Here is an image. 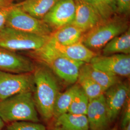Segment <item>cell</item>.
I'll list each match as a JSON object with an SVG mask.
<instances>
[{
  "mask_svg": "<svg viewBox=\"0 0 130 130\" xmlns=\"http://www.w3.org/2000/svg\"><path fill=\"white\" fill-rule=\"evenodd\" d=\"M111 121L116 120L122 108L130 99V87L125 83L119 82L104 93Z\"/></svg>",
  "mask_w": 130,
  "mask_h": 130,
  "instance_id": "obj_11",
  "label": "cell"
},
{
  "mask_svg": "<svg viewBox=\"0 0 130 130\" xmlns=\"http://www.w3.org/2000/svg\"><path fill=\"white\" fill-rule=\"evenodd\" d=\"M98 10L103 19L105 21L111 18L114 13L104 5L102 0H84Z\"/></svg>",
  "mask_w": 130,
  "mask_h": 130,
  "instance_id": "obj_24",
  "label": "cell"
},
{
  "mask_svg": "<svg viewBox=\"0 0 130 130\" xmlns=\"http://www.w3.org/2000/svg\"><path fill=\"white\" fill-rule=\"evenodd\" d=\"M124 107L125 109L123 113L121 123V127L123 129L129 123H130V99L126 103Z\"/></svg>",
  "mask_w": 130,
  "mask_h": 130,
  "instance_id": "obj_27",
  "label": "cell"
},
{
  "mask_svg": "<svg viewBox=\"0 0 130 130\" xmlns=\"http://www.w3.org/2000/svg\"><path fill=\"white\" fill-rule=\"evenodd\" d=\"M128 28V22L125 19L110 18L84 33L81 41L91 50H98L112 39L124 32Z\"/></svg>",
  "mask_w": 130,
  "mask_h": 130,
  "instance_id": "obj_4",
  "label": "cell"
},
{
  "mask_svg": "<svg viewBox=\"0 0 130 130\" xmlns=\"http://www.w3.org/2000/svg\"><path fill=\"white\" fill-rule=\"evenodd\" d=\"M86 115L91 130H107L111 121L104 94L89 100Z\"/></svg>",
  "mask_w": 130,
  "mask_h": 130,
  "instance_id": "obj_13",
  "label": "cell"
},
{
  "mask_svg": "<svg viewBox=\"0 0 130 130\" xmlns=\"http://www.w3.org/2000/svg\"><path fill=\"white\" fill-rule=\"evenodd\" d=\"M14 0H0V7L13 4Z\"/></svg>",
  "mask_w": 130,
  "mask_h": 130,
  "instance_id": "obj_29",
  "label": "cell"
},
{
  "mask_svg": "<svg viewBox=\"0 0 130 130\" xmlns=\"http://www.w3.org/2000/svg\"><path fill=\"white\" fill-rule=\"evenodd\" d=\"M6 124L5 123V122L0 118V130H3Z\"/></svg>",
  "mask_w": 130,
  "mask_h": 130,
  "instance_id": "obj_30",
  "label": "cell"
},
{
  "mask_svg": "<svg viewBox=\"0 0 130 130\" xmlns=\"http://www.w3.org/2000/svg\"><path fill=\"white\" fill-rule=\"evenodd\" d=\"M35 62L30 57L0 48V70L13 73H31Z\"/></svg>",
  "mask_w": 130,
  "mask_h": 130,
  "instance_id": "obj_10",
  "label": "cell"
},
{
  "mask_svg": "<svg viewBox=\"0 0 130 130\" xmlns=\"http://www.w3.org/2000/svg\"><path fill=\"white\" fill-rule=\"evenodd\" d=\"M35 62L33 72L35 84L33 99L38 114L47 122L53 118L55 103L60 93V87L51 70L43 63Z\"/></svg>",
  "mask_w": 130,
  "mask_h": 130,
  "instance_id": "obj_1",
  "label": "cell"
},
{
  "mask_svg": "<svg viewBox=\"0 0 130 130\" xmlns=\"http://www.w3.org/2000/svg\"><path fill=\"white\" fill-rule=\"evenodd\" d=\"M95 68L116 76L129 77L130 55L122 54L94 56L89 63Z\"/></svg>",
  "mask_w": 130,
  "mask_h": 130,
  "instance_id": "obj_8",
  "label": "cell"
},
{
  "mask_svg": "<svg viewBox=\"0 0 130 130\" xmlns=\"http://www.w3.org/2000/svg\"><path fill=\"white\" fill-rule=\"evenodd\" d=\"M75 10L74 0H58L42 20L54 31L72 23Z\"/></svg>",
  "mask_w": 130,
  "mask_h": 130,
  "instance_id": "obj_9",
  "label": "cell"
},
{
  "mask_svg": "<svg viewBox=\"0 0 130 130\" xmlns=\"http://www.w3.org/2000/svg\"><path fill=\"white\" fill-rule=\"evenodd\" d=\"M49 36H42L5 26L0 32V48L15 52L35 51L44 46Z\"/></svg>",
  "mask_w": 130,
  "mask_h": 130,
  "instance_id": "obj_5",
  "label": "cell"
},
{
  "mask_svg": "<svg viewBox=\"0 0 130 130\" xmlns=\"http://www.w3.org/2000/svg\"><path fill=\"white\" fill-rule=\"evenodd\" d=\"M122 130H130V123H129L127 125L124 127L123 129H122Z\"/></svg>",
  "mask_w": 130,
  "mask_h": 130,
  "instance_id": "obj_31",
  "label": "cell"
},
{
  "mask_svg": "<svg viewBox=\"0 0 130 130\" xmlns=\"http://www.w3.org/2000/svg\"><path fill=\"white\" fill-rule=\"evenodd\" d=\"M103 3L113 13L115 12L117 0H102Z\"/></svg>",
  "mask_w": 130,
  "mask_h": 130,
  "instance_id": "obj_28",
  "label": "cell"
},
{
  "mask_svg": "<svg viewBox=\"0 0 130 130\" xmlns=\"http://www.w3.org/2000/svg\"><path fill=\"white\" fill-rule=\"evenodd\" d=\"M5 130H46L40 122L28 121H18L6 124Z\"/></svg>",
  "mask_w": 130,
  "mask_h": 130,
  "instance_id": "obj_23",
  "label": "cell"
},
{
  "mask_svg": "<svg viewBox=\"0 0 130 130\" xmlns=\"http://www.w3.org/2000/svg\"><path fill=\"white\" fill-rule=\"evenodd\" d=\"M84 32L72 24H70L54 31L49 41L63 45H69L80 41Z\"/></svg>",
  "mask_w": 130,
  "mask_h": 130,
  "instance_id": "obj_15",
  "label": "cell"
},
{
  "mask_svg": "<svg viewBox=\"0 0 130 130\" xmlns=\"http://www.w3.org/2000/svg\"><path fill=\"white\" fill-rule=\"evenodd\" d=\"M110 130H117V128L116 127H115L112 128Z\"/></svg>",
  "mask_w": 130,
  "mask_h": 130,
  "instance_id": "obj_33",
  "label": "cell"
},
{
  "mask_svg": "<svg viewBox=\"0 0 130 130\" xmlns=\"http://www.w3.org/2000/svg\"><path fill=\"white\" fill-rule=\"evenodd\" d=\"M58 0H24L16 4L24 12L35 19L42 20Z\"/></svg>",
  "mask_w": 130,
  "mask_h": 130,
  "instance_id": "obj_16",
  "label": "cell"
},
{
  "mask_svg": "<svg viewBox=\"0 0 130 130\" xmlns=\"http://www.w3.org/2000/svg\"><path fill=\"white\" fill-rule=\"evenodd\" d=\"M0 118L6 124L18 121L40 122L33 92L20 93L0 100Z\"/></svg>",
  "mask_w": 130,
  "mask_h": 130,
  "instance_id": "obj_3",
  "label": "cell"
},
{
  "mask_svg": "<svg viewBox=\"0 0 130 130\" xmlns=\"http://www.w3.org/2000/svg\"><path fill=\"white\" fill-rule=\"evenodd\" d=\"M79 86L75 84L63 93H60L56 99L54 107L53 118L56 119L61 114L68 112L70 105Z\"/></svg>",
  "mask_w": 130,
  "mask_h": 130,
  "instance_id": "obj_20",
  "label": "cell"
},
{
  "mask_svg": "<svg viewBox=\"0 0 130 130\" xmlns=\"http://www.w3.org/2000/svg\"><path fill=\"white\" fill-rule=\"evenodd\" d=\"M33 72L13 73L0 70V100L20 93L34 92Z\"/></svg>",
  "mask_w": 130,
  "mask_h": 130,
  "instance_id": "obj_7",
  "label": "cell"
},
{
  "mask_svg": "<svg viewBox=\"0 0 130 130\" xmlns=\"http://www.w3.org/2000/svg\"><path fill=\"white\" fill-rule=\"evenodd\" d=\"M51 130H63V129H62V128H61L60 127H56L55 128H54V129H52Z\"/></svg>",
  "mask_w": 130,
  "mask_h": 130,
  "instance_id": "obj_32",
  "label": "cell"
},
{
  "mask_svg": "<svg viewBox=\"0 0 130 130\" xmlns=\"http://www.w3.org/2000/svg\"><path fill=\"white\" fill-rule=\"evenodd\" d=\"M15 4L0 7V32L6 26L7 19L10 11Z\"/></svg>",
  "mask_w": 130,
  "mask_h": 130,
  "instance_id": "obj_26",
  "label": "cell"
},
{
  "mask_svg": "<svg viewBox=\"0 0 130 130\" xmlns=\"http://www.w3.org/2000/svg\"><path fill=\"white\" fill-rule=\"evenodd\" d=\"M89 103V98L79 86L70 105L68 112L77 115H86Z\"/></svg>",
  "mask_w": 130,
  "mask_h": 130,
  "instance_id": "obj_22",
  "label": "cell"
},
{
  "mask_svg": "<svg viewBox=\"0 0 130 130\" xmlns=\"http://www.w3.org/2000/svg\"><path fill=\"white\" fill-rule=\"evenodd\" d=\"M77 83L89 100L98 98L104 94L105 91L88 76L79 71Z\"/></svg>",
  "mask_w": 130,
  "mask_h": 130,
  "instance_id": "obj_21",
  "label": "cell"
},
{
  "mask_svg": "<svg viewBox=\"0 0 130 130\" xmlns=\"http://www.w3.org/2000/svg\"><path fill=\"white\" fill-rule=\"evenodd\" d=\"M76 6L73 25L81 29L84 33L101 23L104 20L92 5L84 0H74Z\"/></svg>",
  "mask_w": 130,
  "mask_h": 130,
  "instance_id": "obj_12",
  "label": "cell"
},
{
  "mask_svg": "<svg viewBox=\"0 0 130 130\" xmlns=\"http://www.w3.org/2000/svg\"><path fill=\"white\" fill-rule=\"evenodd\" d=\"M104 56L130 53V29L112 39L103 48Z\"/></svg>",
  "mask_w": 130,
  "mask_h": 130,
  "instance_id": "obj_19",
  "label": "cell"
},
{
  "mask_svg": "<svg viewBox=\"0 0 130 130\" xmlns=\"http://www.w3.org/2000/svg\"><path fill=\"white\" fill-rule=\"evenodd\" d=\"M45 45L62 56L84 63H89L93 57L98 55L86 46L81 41L71 45H63L51 42L48 39Z\"/></svg>",
  "mask_w": 130,
  "mask_h": 130,
  "instance_id": "obj_14",
  "label": "cell"
},
{
  "mask_svg": "<svg viewBox=\"0 0 130 130\" xmlns=\"http://www.w3.org/2000/svg\"><path fill=\"white\" fill-rule=\"evenodd\" d=\"M30 52V58L46 65L54 74L65 83L69 84L77 83L80 69L84 63L62 56L45 44L38 50Z\"/></svg>",
  "mask_w": 130,
  "mask_h": 130,
  "instance_id": "obj_2",
  "label": "cell"
},
{
  "mask_svg": "<svg viewBox=\"0 0 130 130\" xmlns=\"http://www.w3.org/2000/svg\"><path fill=\"white\" fill-rule=\"evenodd\" d=\"M6 26L42 36H49L53 30L42 20L35 19L14 5L7 19Z\"/></svg>",
  "mask_w": 130,
  "mask_h": 130,
  "instance_id": "obj_6",
  "label": "cell"
},
{
  "mask_svg": "<svg viewBox=\"0 0 130 130\" xmlns=\"http://www.w3.org/2000/svg\"><path fill=\"white\" fill-rule=\"evenodd\" d=\"M56 127L64 130H88V121L86 115L67 112L56 119Z\"/></svg>",
  "mask_w": 130,
  "mask_h": 130,
  "instance_id": "obj_18",
  "label": "cell"
},
{
  "mask_svg": "<svg viewBox=\"0 0 130 130\" xmlns=\"http://www.w3.org/2000/svg\"><path fill=\"white\" fill-rule=\"evenodd\" d=\"M79 71L93 79L105 91L120 81L119 77L97 69L90 63H84Z\"/></svg>",
  "mask_w": 130,
  "mask_h": 130,
  "instance_id": "obj_17",
  "label": "cell"
},
{
  "mask_svg": "<svg viewBox=\"0 0 130 130\" xmlns=\"http://www.w3.org/2000/svg\"><path fill=\"white\" fill-rule=\"evenodd\" d=\"M130 0H117L115 12L121 15L130 13Z\"/></svg>",
  "mask_w": 130,
  "mask_h": 130,
  "instance_id": "obj_25",
  "label": "cell"
}]
</instances>
